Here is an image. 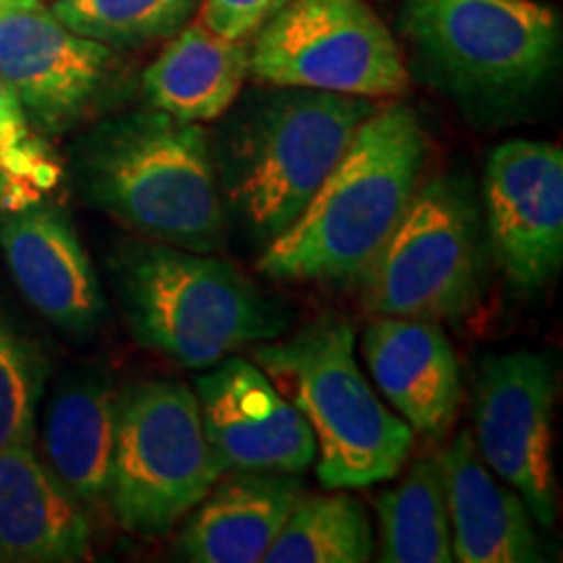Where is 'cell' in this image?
<instances>
[{
  "instance_id": "cell-5",
  "label": "cell",
  "mask_w": 563,
  "mask_h": 563,
  "mask_svg": "<svg viewBox=\"0 0 563 563\" xmlns=\"http://www.w3.org/2000/svg\"><path fill=\"white\" fill-rule=\"evenodd\" d=\"M279 89L245 118L222 167L232 207L266 241L290 228L376 110L368 97Z\"/></svg>"
},
{
  "instance_id": "cell-15",
  "label": "cell",
  "mask_w": 563,
  "mask_h": 563,
  "mask_svg": "<svg viewBox=\"0 0 563 563\" xmlns=\"http://www.w3.org/2000/svg\"><path fill=\"white\" fill-rule=\"evenodd\" d=\"M363 355L373 382L412 431H446L462 402V378L439 323L378 316L363 334Z\"/></svg>"
},
{
  "instance_id": "cell-12",
  "label": "cell",
  "mask_w": 563,
  "mask_h": 563,
  "mask_svg": "<svg viewBox=\"0 0 563 563\" xmlns=\"http://www.w3.org/2000/svg\"><path fill=\"white\" fill-rule=\"evenodd\" d=\"M493 256L519 290L545 287L563 262V152L548 141H506L485 167Z\"/></svg>"
},
{
  "instance_id": "cell-2",
  "label": "cell",
  "mask_w": 563,
  "mask_h": 563,
  "mask_svg": "<svg viewBox=\"0 0 563 563\" xmlns=\"http://www.w3.org/2000/svg\"><path fill=\"white\" fill-rule=\"evenodd\" d=\"M89 199L154 241L209 253L224 238V207L207 133L167 112L102 125L81 152Z\"/></svg>"
},
{
  "instance_id": "cell-27",
  "label": "cell",
  "mask_w": 563,
  "mask_h": 563,
  "mask_svg": "<svg viewBox=\"0 0 563 563\" xmlns=\"http://www.w3.org/2000/svg\"><path fill=\"white\" fill-rule=\"evenodd\" d=\"M9 3H11V0H0V11H3Z\"/></svg>"
},
{
  "instance_id": "cell-8",
  "label": "cell",
  "mask_w": 563,
  "mask_h": 563,
  "mask_svg": "<svg viewBox=\"0 0 563 563\" xmlns=\"http://www.w3.org/2000/svg\"><path fill=\"white\" fill-rule=\"evenodd\" d=\"M249 74L269 87L368 100L410 84L397 40L365 0H292L256 32Z\"/></svg>"
},
{
  "instance_id": "cell-18",
  "label": "cell",
  "mask_w": 563,
  "mask_h": 563,
  "mask_svg": "<svg viewBox=\"0 0 563 563\" xmlns=\"http://www.w3.org/2000/svg\"><path fill=\"white\" fill-rule=\"evenodd\" d=\"M300 493L290 475L238 473L201 498L178 551L194 563L264 561Z\"/></svg>"
},
{
  "instance_id": "cell-10",
  "label": "cell",
  "mask_w": 563,
  "mask_h": 563,
  "mask_svg": "<svg viewBox=\"0 0 563 563\" xmlns=\"http://www.w3.org/2000/svg\"><path fill=\"white\" fill-rule=\"evenodd\" d=\"M553 405L555 373L548 355L522 350L483 363L475 446L543 527L555 522Z\"/></svg>"
},
{
  "instance_id": "cell-6",
  "label": "cell",
  "mask_w": 563,
  "mask_h": 563,
  "mask_svg": "<svg viewBox=\"0 0 563 563\" xmlns=\"http://www.w3.org/2000/svg\"><path fill=\"white\" fill-rule=\"evenodd\" d=\"M402 30L443 89L514 102L553 74L561 24L538 0H402Z\"/></svg>"
},
{
  "instance_id": "cell-13",
  "label": "cell",
  "mask_w": 563,
  "mask_h": 563,
  "mask_svg": "<svg viewBox=\"0 0 563 563\" xmlns=\"http://www.w3.org/2000/svg\"><path fill=\"white\" fill-rule=\"evenodd\" d=\"M203 433L224 470L300 475L316 462L311 426L266 373L243 357H224L196 382Z\"/></svg>"
},
{
  "instance_id": "cell-19",
  "label": "cell",
  "mask_w": 563,
  "mask_h": 563,
  "mask_svg": "<svg viewBox=\"0 0 563 563\" xmlns=\"http://www.w3.org/2000/svg\"><path fill=\"white\" fill-rule=\"evenodd\" d=\"M249 76L243 42L186 24L144 70V95L154 110L186 123L217 121L230 110Z\"/></svg>"
},
{
  "instance_id": "cell-11",
  "label": "cell",
  "mask_w": 563,
  "mask_h": 563,
  "mask_svg": "<svg viewBox=\"0 0 563 563\" xmlns=\"http://www.w3.org/2000/svg\"><path fill=\"white\" fill-rule=\"evenodd\" d=\"M112 63V47L70 32L42 0H11L0 11V79L32 129L55 136L79 123Z\"/></svg>"
},
{
  "instance_id": "cell-23",
  "label": "cell",
  "mask_w": 563,
  "mask_h": 563,
  "mask_svg": "<svg viewBox=\"0 0 563 563\" xmlns=\"http://www.w3.org/2000/svg\"><path fill=\"white\" fill-rule=\"evenodd\" d=\"M201 0H55L51 11L70 32L108 47H136L173 37Z\"/></svg>"
},
{
  "instance_id": "cell-9",
  "label": "cell",
  "mask_w": 563,
  "mask_h": 563,
  "mask_svg": "<svg viewBox=\"0 0 563 563\" xmlns=\"http://www.w3.org/2000/svg\"><path fill=\"white\" fill-rule=\"evenodd\" d=\"M475 209L452 180L415 188L402 220L363 274V302L373 316L456 319L475 302Z\"/></svg>"
},
{
  "instance_id": "cell-1",
  "label": "cell",
  "mask_w": 563,
  "mask_h": 563,
  "mask_svg": "<svg viewBox=\"0 0 563 563\" xmlns=\"http://www.w3.org/2000/svg\"><path fill=\"white\" fill-rule=\"evenodd\" d=\"M422 159L415 110L402 102L373 110L306 209L272 238L258 269L282 282H361L402 220Z\"/></svg>"
},
{
  "instance_id": "cell-21",
  "label": "cell",
  "mask_w": 563,
  "mask_h": 563,
  "mask_svg": "<svg viewBox=\"0 0 563 563\" xmlns=\"http://www.w3.org/2000/svg\"><path fill=\"white\" fill-rule=\"evenodd\" d=\"M378 534L386 563H449L452 519L439 456H422L397 488L378 498Z\"/></svg>"
},
{
  "instance_id": "cell-26",
  "label": "cell",
  "mask_w": 563,
  "mask_h": 563,
  "mask_svg": "<svg viewBox=\"0 0 563 563\" xmlns=\"http://www.w3.org/2000/svg\"><path fill=\"white\" fill-rule=\"evenodd\" d=\"M292 0H201V24L220 37L249 40Z\"/></svg>"
},
{
  "instance_id": "cell-3",
  "label": "cell",
  "mask_w": 563,
  "mask_h": 563,
  "mask_svg": "<svg viewBox=\"0 0 563 563\" xmlns=\"http://www.w3.org/2000/svg\"><path fill=\"white\" fill-rule=\"evenodd\" d=\"M253 361L311 426L327 488H365L402 470L412 428L365 382L347 321L323 316L290 340L256 347Z\"/></svg>"
},
{
  "instance_id": "cell-20",
  "label": "cell",
  "mask_w": 563,
  "mask_h": 563,
  "mask_svg": "<svg viewBox=\"0 0 563 563\" xmlns=\"http://www.w3.org/2000/svg\"><path fill=\"white\" fill-rule=\"evenodd\" d=\"M115 428L118 394L102 376L76 378L51 402L45 418L47 464L81 506L108 504Z\"/></svg>"
},
{
  "instance_id": "cell-7",
  "label": "cell",
  "mask_w": 563,
  "mask_h": 563,
  "mask_svg": "<svg viewBox=\"0 0 563 563\" xmlns=\"http://www.w3.org/2000/svg\"><path fill=\"white\" fill-rule=\"evenodd\" d=\"M222 473L191 386L150 382L118 399L108 506L125 530L146 538L170 532Z\"/></svg>"
},
{
  "instance_id": "cell-4",
  "label": "cell",
  "mask_w": 563,
  "mask_h": 563,
  "mask_svg": "<svg viewBox=\"0 0 563 563\" xmlns=\"http://www.w3.org/2000/svg\"><path fill=\"white\" fill-rule=\"evenodd\" d=\"M118 279L133 334L186 368L285 332L277 308L241 272L199 251L133 245L118 258Z\"/></svg>"
},
{
  "instance_id": "cell-22",
  "label": "cell",
  "mask_w": 563,
  "mask_h": 563,
  "mask_svg": "<svg viewBox=\"0 0 563 563\" xmlns=\"http://www.w3.org/2000/svg\"><path fill=\"white\" fill-rule=\"evenodd\" d=\"M373 545L371 522L357 498L300 493L264 563H363L373 559Z\"/></svg>"
},
{
  "instance_id": "cell-25",
  "label": "cell",
  "mask_w": 563,
  "mask_h": 563,
  "mask_svg": "<svg viewBox=\"0 0 563 563\" xmlns=\"http://www.w3.org/2000/svg\"><path fill=\"white\" fill-rule=\"evenodd\" d=\"M45 141L34 133L9 84L0 79V211L40 201L58 183Z\"/></svg>"
},
{
  "instance_id": "cell-17",
  "label": "cell",
  "mask_w": 563,
  "mask_h": 563,
  "mask_svg": "<svg viewBox=\"0 0 563 563\" xmlns=\"http://www.w3.org/2000/svg\"><path fill=\"white\" fill-rule=\"evenodd\" d=\"M89 555L84 506L34 446L0 449V563H76Z\"/></svg>"
},
{
  "instance_id": "cell-24",
  "label": "cell",
  "mask_w": 563,
  "mask_h": 563,
  "mask_svg": "<svg viewBox=\"0 0 563 563\" xmlns=\"http://www.w3.org/2000/svg\"><path fill=\"white\" fill-rule=\"evenodd\" d=\"M45 357L0 308V449L34 446Z\"/></svg>"
},
{
  "instance_id": "cell-16",
  "label": "cell",
  "mask_w": 563,
  "mask_h": 563,
  "mask_svg": "<svg viewBox=\"0 0 563 563\" xmlns=\"http://www.w3.org/2000/svg\"><path fill=\"white\" fill-rule=\"evenodd\" d=\"M439 460L452 519L454 561H543L530 509L522 496L485 464L473 433L462 431Z\"/></svg>"
},
{
  "instance_id": "cell-14",
  "label": "cell",
  "mask_w": 563,
  "mask_h": 563,
  "mask_svg": "<svg viewBox=\"0 0 563 563\" xmlns=\"http://www.w3.org/2000/svg\"><path fill=\"white\" fill-rule=\"evenodd\" d=\"M0 251L19 292L47 321L70 334L100 323V279L74 224L58 207L40 199L0 211Z\"/></svg>"
}]
</instances>
